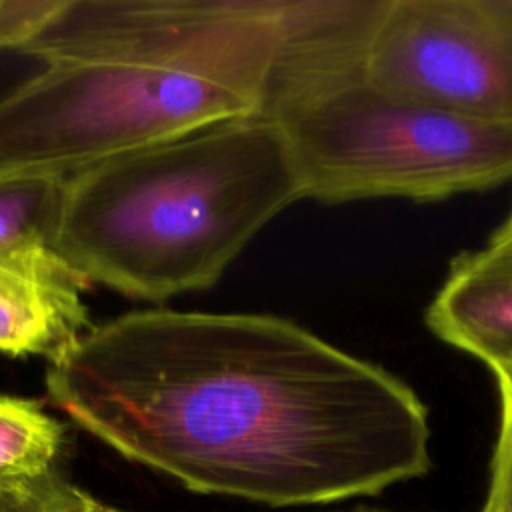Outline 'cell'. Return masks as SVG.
<instances>
[{"instance_id": "cell-7", "label": "cell", "mask_w": 512, "mask_h": 512, "mask_svg": "<svg viewBox=\"0 0 512 512\" xmlns=\"http://www.w3.org/2000/svg\"><path fill=\"white\" fill-rule=\"evenodd\" d=\"M88 284L52 248L0 254V352L56 360L88 332Z\"/></svg>"}, {"instance_id": "cell-5", "label": "cell", "mask_w": 512, "mask_h": 512, "mask_svg": "<svg viewBox=\"0 0 512 512\" xmlns=\"http://www.w3.org/2000/svg\"><path fill=\"white\" fill-rule=\"evenodd\" d=\"M292 0H54L20 52L46 64L110 60L188 74L260 112L290 32Z\"/></svg>"}, {"instance_id": "cell-9", "label": "cell", "mask_w": 512, "mask_h": 512, "mask_svg": "<svg viewBox=\"0 0 512 512\" xmlns=\"http://www.w3.org/2000/svg\"><path fill=\"white\" fill-rule=\"evenodd\" d=\"M66 430L40 402L0 394V494L56 470Z\"/></svg>"}, {"instance_id": "cell-11", "label": "cell", "mask_w": 512, "mask_h": 512, "mask_svg": "<svg viewBox=\"0 0 512 512\" xmlns=\"http://www.w3.org/2000/svg\"><path fill=\"white\" fill-rule=\"evenodd\" d=\"M500 394V428L482 512H512V366L492 370Z\"/></svg>"}, {"instance_id": "cell-3", "label": "cell", "mask_w": 512, "mask_h": 512, "mask_svg": "<svg viewBox=\"0 0 512 512\" xmlns=\"http://www.w3.org/2000/svg\"><path fill=\"white\" fill-rule=\"evenodd\" d=\"M368 42L284 64L260 106L280 130L304 198L434 202L512 180V122L436 110L378 88Z\"/></svg>"}, {"instance_id": "cell-2", "label": "cell", "mask_w": 512, "mask_h": 512, "mask_svg": "<svg viewBox=\"0 0 512 512\" xmlns=\"http://www.w3.org/2000/svg\"><path fill=\"white\" fill-rule=\"evenodd\" d=\"M300 198L278 126L256 112L68 174L52 246L88 282L162 302L210 288Z\"/></svg>"}, {"instance_id": "cell-14", "label": "cell", "mask_w": 512, "mask_h": 512, "mask_svg": "<svg viewBox=\"0 0 512 512\" xmlns=\"http://www.w3.org/2000/svg\"><path fill=\"white\" fill-rule=\"evenodd\" d=\"M496 248H504V250H512V210L508 214V218L502 222V226L492 234L490 242Z\"/></svg>"}, {"instance_id": "cell-15", "label": "cell", "mask_w": 512, "mask_h": 512, "mask_svg": "<svg viewBox=\"0 0 512 512\" xmlns=\"http://www.w3.org/2000/svg\"><path fill=\"white\" fill-rule=\"evenodd\" d=\"M88 512H124V510L112 508V506H108V504H102V502H98L96 498L90 496V500H88Z\"/></svg>"}, {"instance_id": "cell-12", "label": "cell", "mask_w": 512, "mask_h": 512, "mask_svg": "<svg viewBox=\"0 0 512 512\" xmlns=\"http://www.w3.org/2000/svg\"><path fill=\"white\" fill-rule=\"evenodd\" d=\"M90 494L52 470L34 482L0 494V512H88Z\"/></svg>"}, {"instance_id": "cell-10", "label": "cell", "mask_w": 512, "mask_h": 512, "mask_svg": "<svg viewBox=\"0 0 512 512\" xmlns=\"http://www.w3.org/2000/svg\"><path fill=\"white\" fill-rule=\"evenodd\" d=\"M68 174L0 168V254L54 250Z\"/></svg>"}, {"instance_id": "cell-8", "label": "cell", "mask_w": 512, "mask_h": 512, "mask_svg": "<svg viewBox=\"0 0 512 512\" xmlns=\"http://www.w3.org/2000/svg\"><path fill=\"white\" fill-rule=\"evenodd\" d=\"M428 328L490 370L512 366V250L458 254L426 310Z\"/></svg>"}, {"instance_id": "cell-13", "label": "cell", "mask_w": 512, "mask_h": 512, "mask_svg": "<svg viewBox=\"0 0 512 512\" xmlns=\"http://www.w3.org/2000/svg\"><path fill=\"white\" fill-rule=\"evenodd\" d=\"M54 0H0V50H20L44 22Z\"/></svg>"}, {"instance_id": "cell-6", "label": "cell", "mask_w": 512, "mask_h": 512, "mask_svg": "<svg viewBox=\"0 0 512 512\" xmlns=\"http://www.w3.org/2000/svg\"><path fill=\"white\" fill-rule=\"evenodd\" d=\"M364 72L400 98L512 122V0H382Z\"/></svg>"}, {"instance_id": "cell-1", "label": "cell", "mask_w": 512, "mask_h": 512, "mask_svg": "<svg viewBox=\"0 0 512 512\" xmlns=\"http://www.w3.org/2000/svg\"><path fill=\"white\" fill-rule=\"evenodd\" d=\"M46 388L82 430L202 494L322 504L432 464L410 386L270 314L132 310L52 360Z\"/></svg>"}, {"instance_id": "cell-4", "label": "cell", "mask_w": 512, "mask_h": 512, "mask_svg": "<svg viewBox=\"0 0 512 512\" xmlns=\"http://www.w3.org/2000/svg\"><path fill=\"white\" fill-rule=\"evenodd\" d=\"M256 112L246 96L172 70L110 60L52 62L0 100V168L72 174Z\"/></svg>"}]
</instances>
